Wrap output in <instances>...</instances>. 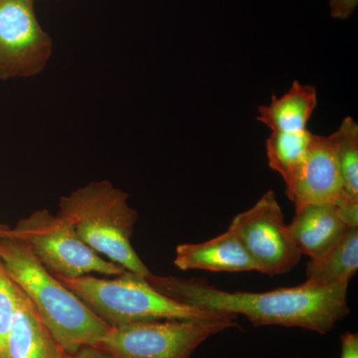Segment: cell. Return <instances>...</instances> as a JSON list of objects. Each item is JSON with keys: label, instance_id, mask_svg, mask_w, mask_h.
Wrapping results in <instances>:
<instances>
[{"label": "cell", "instance_id": "obj_10", "mask_svg": "<svg viewBox=\"0 0 358 358\" xmlns=\"http://www.w3.org/2000/svg\"><path fill=\"white\" fill-rule=\"evenodd\" d=\"M173 263L182 271L260 272L258 264L230 228L203 243L178 245Z\"/></svg>", "mask_w": 358, "mask_h": 358}, {"label": "cell", "instance_id": "obj_7", "mask_svg": "<svg viewBox=\"0 0 358 358\" xmlns=\"http://www.w3.org/2000/svg\"><path fill=\"white\" fill-rule=\"evenodd\" d=\"M228 228L236 233L263 274L272 277L288 273L303 256L273 190L264 193L248 210L235 216Z\"/></svg>", "mask_w": 358, "mask_h": 358}, {"label": "cell", "instance_id": "obj_8", "mask_svg": "<svg viewBox=\"0 0 358 358\" xmlns=\"http://www.w3.org/2000/svg\"><path fill=\"white\" fill-rule=\"evenodd\" d=\"M53 52L40 25L35 0H0V80L36 76Z\"/></svg>", "mask_w": 358, "mask_h": 358}, {"label": "cell", "instance_id": "obj_13", "mask_svg": "<svg viewBox=\"0 0 358 358\" xmlns=\"http://www.w3.org/2000/svg\"><path fill=\"white\" fill-rule=\"evenodd\" d=\"M317 106V89L294 81L286 94L273 95L268 105L259 107L257 120L272 131H301L307 129Z\"/></svg>", "mask_w": 358, "mask_h": 358}, {"label": "cell", "instance_id": "obj_18", "mask_svg": "<svg viewBox=\"0 0 358 358\" xmlns=\"http://www.w3.org/2000/svg\"><path fill=\"white\" fill-rule=\"evenodd\" d=\"M358 6V0H329V13L336 20H348Z\"/></svg>", "mask_w": 358, "mask_h": 358}, {"label": "cell", "instance_id": "obj_1", "mask_svg": "<svg viewBox=\"0 0 358 358\" xmlns=\"http://www.w3.org/2000/svg\"><path fill=\"white\" fill-rule=\"evenodd\" d=\"M159 293L211 312L242 315L253 326L301 327L322 334L331 331L350 313L348 284L300 286L265 293L228 292L202 279H181L152 274L145 278Z\"/></svg>", "mask_w": 358, "mask_h": 358}, {"label": "cell", "instance_id": "obj_11", "mask_svg": "<svg viewBox=\"0 0 358 358\" xmlns=\"http://www.w3.org/2000/svg\"><path fill=\"white\" fill-rule=\"evenodd\" d=\"M27 296L17 287L16 308L6 341V358H67Z\"/></svg>", "mask_w": 358, "mask_h": 358}, {"label": "cell", "instance_id": "obj_4", "mask_svg": "<svg viewBox=\"0 0 358 358\" xmlns=\"http://www.w3.org/2000/svg\"><path fill=\"white\" fill-rule=\"evenodd\" d=\"M114 280L93 275L56 277L110 327L150 320H235L232 313L185 305L155 291L141 275L124 272Z\"/></svg>", "mask_w": 358, "mask_h": 358}, {"label": "cell", "instance_id": "obj_2", "mask_svg": "<svg viewBox=\"0 0 358 358\" xmlns=\"http://www.w3.org/2000/svg\"><path fill=\"white\" fill-rule=\"evenodd\" d=\"M6 231L0 238V262L63 350L73 353L95 345L109 331L110 324L47 271L23 242L8 236Z\"/></svg>", "mask_w": 358, "mask_h": 358}, {"label": "cell", "instance_id": "obj_6", "mask_svg": "<svg viewBox=\"0 0 358 358\" xmlns=\"http://www.w3.org/2000/svg\"><path fill=\"white\" fill-rule=\"evenodd\" d=\"M235 320H150L110 327L95 348L115 358H190L207 338Z\"/></svg>", "mask_w": 358, "mask_h": 358}, {"label": "cell", "instance_id": "obj_17", "mask_svg": "<svg viewBox=\"0 0 358 358\" xmlns=\"http://www.w3.org/2000/svg\"><path fill=\"white\" fill-rule=\"evenodd\" d=\"M17 286L0 262V358H6V341L16 308Z\"/></svg>", "mask_w": 358, "mask_h": 358}, {"label": "cell", "instance_id": "obj_5", "mask_svg": "<svg viewBox=\"0 0 358 358\" xmlns=\"http://www.w3.org/2000/svg\"><path fill=\"white\" fill-rule=\"evenodd\" d=\"M6 234L23 242L55 277L72 279L90 273L120 275L127 272L99 255L85 243L69 222L46 209L21 219L13 229L8 227Z\"/></svg>", "mask_w": 358, "mask_h": 358}, {"label": "cell", "instance_id": "obj_15", "mask_svg": "<svg viewBox=\"0 0 358 358\" xmlns=\"http://www.w3.org/2000/svg\"><path fill=\"white\" fill-rule=\"evenodd\" d=\"M315 134L308 129L296 131H272L266 141V155L270 169L291 185L305 164Z\"/></svg>", "mask_w": 358, "mask_h": 358}, {"label": "cell", "instance_id": "obj_20", "mask_svg": "<svg viewBox=\"0 0 358 358\" xmlns=\"http://www.w3.org/2000/svg\"><path fill=\"white\" fill-rule=\"evenodd\" d=\"M67 358H115L109 353L99 350L95 346H84L73 353H68Z\"/></svg>", "mask_w": 358, "mask_h": 358}, {"label": "cell", "instance_id": "obj_19", "mask_svg": "<svg viewBox=\"0 0 358 358\" xmlns=\"http://www.w3.org/2000/svg\"><path fill=\"white\" fill-rule=\"evenodd\" d=\"M341 358H358L357 334L346 331L341 336Z\"/></svg>", "mask_w": 358, "mask_h": 358}, {"label": "cell", "instance_id": "obj_9", "mask_svg": "<svg viewBox=\"0 0 358 358\" xmlns=\"http://www.w3.org/2000/svg\"><path fill=\"white\" fill-rule=\"evenodd\" d=\"M286 194L296 210L308 204L338 205L350 200L343 189L329 136L315 134L310 154L293 182L286 186Z\"/></svg>", "mask_w": 358, "mask_h": 358}, {"label": "cell", "instance_id": "obj_14", "mask_svg": "<svg viewBox=\"0 0 358 358\" xmlns=\"http://www.w3.org/2000/svg\"><path fill=\"white\" fill-rule=\"evenodd\" d=\"M358 270V228H348L336 243L306 266L308 282L320 286L350 284Z\"/></svg>", "mask_w": 358, "mask_h": 358}, {"label": "cell", "instance_id": "obj_3", "mask_svg": "<svg viewBox=\"0 0 358 358\" xmlns=\"http://www.w3.org/2000/svg\"><path fill=\"white\" fill-rule=\"evenodd\" d=\"M129 194L110 181H94L61 197L58 215L99 255L109 258L128 272L150 274L131 245L138 212L128 203Z\"/></svg>", "mask_w": 358, "mask_h": 358}, {"label": "cell", "instance_id": "obj_16", "mask_svg": "<svg viewBox=\"0 0 358 358\" xmlns=\"http://www.w3.org/2000/svg\"><path fill=\"white\" fill-rule=\"evenodd\" d=\"M346 197L358 202V124L346 117L329 134Z\"/></svg>", "mask_w": 358, "mask_h": 358}, {"label": "cell", "instance_id": "obj_21", "mask_svg": "<svg viewBox=\"0 0 358 358\" xmlns=\"http://www.w3.org/2000/svg\"><path fill=\"white\" fill-rule=\"evenodd\" d=\"M6 225H2V224H0V238H2L4 236V234H6V231L7 229Z\"/></svg>", "mask_w": 358, "mask_h": 358}, {"label": "cell", "instance_id": "obj_12", "mask_svg": "<svg viewBox=\"0 0 358 358\" xmlns=\"http://www.w3.org/2000/svg\"><path fill=\"white\" fill-rule=\"evenodd\" d=\"M346 227L333 204H308L296 210L289 233L301 255L317 258L343 235Z\"/></svg>", "mask_w": 358, "mask_h": 358}]
</instances>
